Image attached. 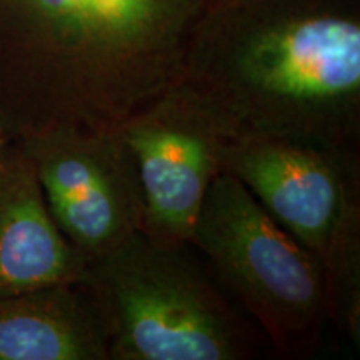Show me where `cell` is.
Wrapping results in <instances>:
<instances>
[{"label": "cell", "instance_id": "cell-8", "mask_svg": "<svg viewBox=\"0 0 360 360\" xmlns=\"http://www.w3.org/2000/svg\"><path fill=\"white\" fill-rule=\"evenodd\" d=\"M87 265L52 219L24 146L11 141L0 159V295L82 282Z\"/></svg>", "mask_w": 360, "mask_h": 360}, {"label": "cell", "instance_id": "cell-3", "mask_svg": "<svg viewBox=\"0 0 360 360\" xmlns=\"http://www.w3.org/2000/svg\"><path fill=\"white\" fill-rule=\"evenodd\" d=\"M187 247L135 233L87 265L84 287L97 305L109 360H245L254 334Z\"/></svg>", "mask_w": 360, "mask_h": 360}, {"label": "cell", "instance_id": "cell-10", "mask_svg": "<svg viewBox=\"0 0 360 360\" xmlns=\"http://www.w3.org/2000/svg\"><path fill=\"white\" fill-rule=\"evenodd\" d=\"M8 142H11V141H7V139L4 137L2 134H0V159H2L4 152H6V148H7V146H8Z\"/></svg>", "mask_w": 360, "mask_h": 360}, {"label": "cell", "instance_id": "cell-1", "mask_svg": "<svg viewBox=\"0 0 360 360\" xmlns=\"http://www.w3.org/2000/svg\"><path fill=\"white\" fill-rule=\"evenodd\" d=\"M204 0H0V134L117 130L179 79Z\"/></svg>", "mask_w": 360, "mask_h": 360}, {"label": "cell", "instance_id": "cell-7", "mask_svg": "<svg viewBox=\"0 0 360 360\" xmlns=\"http://www.w3.org/2000/svg\"><path fill=\"white\" fill-rule=\"evenodd\" d=\"M117 130H62L20 141L52 219L87 262L141 232L137 180Z\"/></svg>", "mask_w": 360, "mask_h": 360}, {"label": "cell", "instance_id": "cell-4", "mask_svg": "<svg viewBox=\"0 0 360 360\" xmlns=\"http://www.w3.org/2000/svg\"><path fill=\"white\" fill-rule=\"evenodd\" d=\"M224 172L240 180L326 272L332 322L360 344L359 150L238 139L225 148Z\"/></svg>", "mask_w": 360, "mask_h": 360}, {"label": "cell", "instance_id": "cell-2", "mask_svg": "<svg viewBox=\"0 0 360 360\" xmlns=\"http://www.w3.org/2000/svg\"><path fill=\"white\" fill-rule=\"evenodd\" d=\"M179 80L232 141L360 147V22L347 8L304 0L202 12Z\"/></svg>", "mask_w": 360, "mask_h": 360}, {"label": "cell", "instance_id": "cell-6", "mask_svg": "<svg viewBox=\"0 0 360 360\" xmlns=\"http://www.w3.org/2000/svg\"><path fill=\"white\" fill-rule=\"evenodd\" d=\"M117 132L137 180L141 232L159 245H191L207 192L224 172L231 135L179 79Z\"/></svg>", "mask_w": 360, "mask_h": 360}, {"label": "cell", "instance_id": "cell-5", "mask_svg": "<svg viewBox=\"0 0 360 360\" xmlns=\"http://www.w3.org/2000/svg\"><path fill=\"white\" fill-rule=\"evenodd\" d=\"M191 245L278 352H312L332 322L326 272L232 174L222 172L210 186Z\"/></svg>", "mask_w": 360, "mask_h": 360}, {"label": "cell", "instance_id": "cell-9", "mask_svg": "<svg viewBox=\"0 0 360 360\" xmlns=\"http://www.w3.org/2000/svg\"><path fill=\"white\" fill-rule=\"evenodd\" d=\"M0 360H109L105 326L84 283L0 295Z\"/></svg>", "mask_w": 360, "mask_h": 360}]
</instances>
